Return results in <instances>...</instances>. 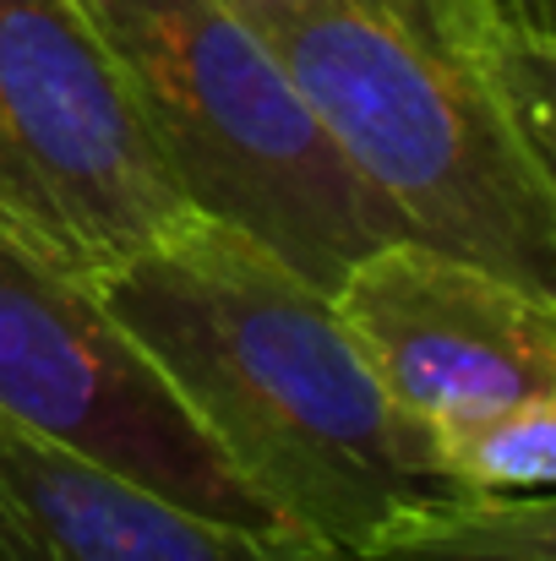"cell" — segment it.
Returning a JSON list of instances; mask_svg holds the SVG:
<instances>
[{
  "mask_svg": "<svg viewBox=\"0 0 556 561\" xmlns=\"http://www.w3.org/2000/svg\"><path fill=\"white\" fill-rule=\"evenodd\" d=\"M88 289L290 540L350 551L393 513L447 496L333 289L246 229L185 213Z\"/></svg>",
  "mask_w": 556,
  "mask_h": 561,
  "instance_id": "obj_1",
  "label": "cell"
},
{
  "mask_svg": "<svg viewBox=\"0 0 556 561\" xmlns=\"http://www.w3.org/2000/svg\"><path fill=\"white\" fill-rule=\"evenodd\" d=\"M415 240L556 300V44L486 0H229Z\"/></svg>",
  "mask_w": 556,
  "mask_h": 561,
  "instance_id": "obj_2",
  "label": "cell"
},
{
  "mask_svg": "<svg viewBox=\"0 0 556 561\" xmlns=\"http://www.w3.org/2000/svg\"><path fill=\"white\" fill-rule=\"evenodd\" d=\"M82 11L132 77L191 213L246 229L322 289L371 245L409 234L229 0H82Z\"/></svg>",
  "mask_w": 556,
  "mask_h": 561,
  "instance_id": "obj_3",
  "label": "cell"
},
{
  "mask_svg": "<svg viewBox=\"0 0 556 561\" xmlns=\"http://www.w3.org/2000/svg\"><path fill=\"white\" fill-rule=\"evenodd\" d=\"M185 213L82 0H0V240L93 284Z\"/></svg>",
  "mask_w": 556,
  "mask_h": 561,
  "instance_id": "obj_4",
  "label": "cell"
},
{
  "mask_svg": "<svg viewBox=\"0 0 556 561\" xmlns=\"http://www.w3.org/2000/svg\"><path fill=\"white\" fill-rule=\"evenodd\" d=\"M0 414L202 518L290 540L99 295L11 240H0Z\"/></svg>",
  "mask_w": 556,
  "mask_h": 561,
  "instance_id": "obj_5",
  "label": "cell"
},
{
  "mask_svg": "<svg viewBox=\"0 0 556 561\" xmlns=\"http://www.w3.org/2000/svg\"><path fill=\"white\" fill-rule=\"evenodd\" d=\"M333 306L420 447L486 409L556 398V300L458 251L382 240L344 267Z\"/></svg>",
  "mask_w": 556,
  "mask_h": 561,
  "instance_id": "obj_6",
  "label": "cell"
},
{
  "mask_svg": "<svg viewBox=\"0 0 556 561\" xmlns=\"http://www.w3.org/2000/svg\"><path fill=\"white\" fill-rule=\"evenodd\" d=\"M0 561H322L181 502L0 414Z\"/></svg>",
  "mask_w": 556,
  "mask_h": 561,
  "instance_id": "obj_7",
  "label": "cell"
},
{
  "mask_svg": "<svg viewBox=\"0 0 556 561\" xmlns=\"http://www.w3.org/2000/svg\"><path fill=\"white\" fill-rule=\"evenodd\" d=\"M322 561H556V502L546 491H447Z\"/></svg>",
  "mask_w": 556,
  "mask_h": 561,
  "instance_id": "obj_8",
  "label": "cell"
},
{
  "mask_svg": "<svg viewBox=\"0 0 556 561\" xmlns=\"http://www.w3.org/2000/svg\"><path fill=\"white\" fill-rule=\"evenodd\" d=\"M513 33L535 38V44H556V0H486Z\"/></svg>",
  "mask_w": 556,
  "mask_h": 561,
  "instance_id": "obj_9",
  "label": "cell"
}]
</instances>
